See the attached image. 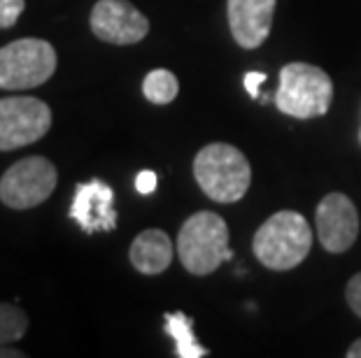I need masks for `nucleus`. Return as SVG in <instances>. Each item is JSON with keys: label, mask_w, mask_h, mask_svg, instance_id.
<instances>
[{"label": "nucleus", "mask_w": 361, "mask_h": 358, "mask_svg": "<svg viewBox=\"0 0 361 358\" xmlns=\"http://www.w3.org/2000/svg\"><path fill=\"white\" fill-rule=\"evenodd\" d=\"M128 258H130V265H133L140 275H149V277L161 275V272L171 268V263H173V242L164 231L149 228V231H142L133 240Z\"/></svg>", "instance_id": "nucleus-12"}, {"label": "nucleus", "mask_w": 361, "mask_h": 358, "mask_svg": "<svg viewBox=\"0 0 361 358\" xmlns=\"http://www.w3.org/2000/svg\"><path fill=\"white\" fill-rule=\"evenodd\" d=\"M345 298H348L350 309L361 319V272H357V275L348 281V288H345Z\"/></svg>", "instance_id": "nucleus-17"}, {"label": "nucleus", "mask_w": 361, "mask_h": 358, "mask_svg": "<svg viewBox=\"0 0 361 358\" xmlns=\"http://www.w3.org/2000/svg\"><path fill=\"white\" fill-rule=\"evenodd\" d=\"M56 51L40 37H21L0 47V89H37L56 72Z\"/></svg>", "instance_id": "nucleus-5"}, {"label": "nucleus", "mask_w": 361, "mask_h": 358, "mask_svg": "<svg viewBox=\"0 0 361 358\" xmlns=\"http://www.w3.org/2000/svg\"><path fill=\"white\" fill-rule=\"evenodd\" d=\"M24 354L19 349H10L7 345H0V358H21Z\"/></svg>", "instance_id": "nucleus-20"}, {"label": "nucleus", "mask_w": 361, "mask_h": 358, "mask_svg": "<svg viewBox=\"0 0 361 358\" xmlns=\"http://www.w3.org/2000/svg\"><path fill=\"white\" fill-rule=\"evenodd\" d=\"M317 238L329 254H345L359 235V212L345 193H329L317 205Z\"/></svg>", "instance_id": "nucleus-9"}, {"label": "nucleus", "mask_w": 361, "mask_h": 358, "mask_svg": "<svg viewBox=\"0 0 361 358\" xmlns=\"http://www.w3.org/2000/svg\"><path fill=\"white\" fill-rule=\"evenodd\" d=\"M178 256L184 270L196 277L212 275L221 263L231 261L228 226L214 212H196L180 228Z\"/></svg>", "instance_id": "nucleus-3"}, {"label": "nucleus", "mask_w": 361, "mask_h": 358, "mask_svg": "<svg viewBox=\"0 0 361 358\" xmlns=\"http://www.w3.org/2000/svg\"><path fill=\"white\" fill-rule=\"evenodd\" d=\"M348 358H361V340L352 342L350 349H348Z\"/></svg>", "instance_id": "nucleus-21"}, {"label": "nucleus", "mask_w": 361, "mask_h": 358, "mask_svg": "<svg viewBox=\"0 0 361 358\" xmlns=\"http://www.w3.org/2000/svg\"><path fill=\"white\" fill-rule=\"evenodd\" d=\"M228 28L243 49H257L273 28L275 0H226Z\"/></svg>", "instance_id": "nucleus-11"}, {"label": "nucleus", "mask_w": 361, "mask_h": 358, "mask_svg": "<svg viewBox=\"0 0 361 358\" xmlns=\"http://www.w3.org/2000/svg\"><path fill=\"white\" fill-rule=\"evenodd\" d=\"M28 331V317L14 305L0 302V345H12Z\"/></svg>", "instance_id": "nucleus-15"}, {"label": "nucleus", "mask_w": 361, "mask_h": 358, "mask_svg": "<svg viewBox=\"0 0 361 358\" xmlns=\"http://www.w3.org/2000/svg\"><path fill=\"white\" fill-rule=\"evenodd\" d=\"M334 101V82L317 65L287 63L280 70V87L275 105L282 114L294 119L324 117Z\"/></svg>", "instance_id": "nucleus-4"}, {"label": "nucleus", "mask_w": 361, "mask_h": 358, "mask_svg": "<svg viewBox=\"0 0 361 358\" xmlns=\"http://www.w3.org/2000/svg\"><path fill=\"white\" fill-rule=\"evenodd\" d=\"M26 10V0H0V28H12Z\"/></svg>", "instance_id": "nucleus-16"}, {"label": "nucleus", "mask_w": 361, "mask_h": 358, "mask_svg": "<svg viewBox=\"0 0 361 358\" xmlns=\"http://www.w3.org/2000/svg\"><path fill=\"white\" fill-rule=\"evenodd\" d=\"M166 333L175 342V354L180 358H203L207 356V349L196 342L194 335V321L184 312H168L164 317Z\"/></svg>", "instance_id": "nucleus-13"}, {"label": "nucleus", "mask_w": 361, "mask_h": 358, "mask_svg": "<svg viewBox=\"0 0 361 358\" xmlns=\"http://www.w3.org/2000/svg\"><path fill=\"white\" fill-rule=\"evenodd\" d=\"M142 94L152 105H168L178 98L180 82L171 70L157 68V70L147 72V77L142 79Z\"/></svg>", "instance_id": "nucleus-14"}, {"label": "nucleus", "mask_w": 361, "mask_h": 358, "mask_svg": "<svg viewBox=\"0 0 361 358\" xmlns=\"http://www.w3.org/2000/svg\"><path fill=\"white\" fill-rule=\"evenodd\" d=\"M312 247L310 224L298 212L282 210L259 226L252 249L268 270H291L305 261Z\"/></svg>", "instance_id": "nucleus-2"}, {"label": "nucleus", "mask_w": 361, "mask_h": 358, "mask_svg": "<svg viewBox=\"0 0 361 358\" xmlns=\"http://www.w3.org/2000/svg\"><path fill=\"white\" fill-rule=\"evenodd\" d=\"M359 142H361V133H359Z\"/></svg>", "instance_id": "nucleus-22"}, {"label": "nucleus", "mask_w": 361, "mask_h": 358, "mask_svg": "<svg viewBox=\"0 0 361 358\" xmlns=\"http://www.w3.org/2000/svg\"><path fill=\"white\" fill-rule=\"evenodd\" d=\"M51 128L49 105L33 96L0 98V151H14L42 140Z\"/></svg>", "instance_id": "nucleus-7"}, {"label": "nucleus", "mask_w": 361, "mask_h": 358, "mask_svg": "<svg viewBox=\"0 0 361 358\" xmlns=\"http://www.w3.org/2000/svg\"><path fill=\"white\" fill-rule=\"evenodd\" d=\"M59 184V170L49 158L26 156L12 163L0 177V200L10 210H30L42 205Z\"/></svg>", "instance_id": "nucleus-6"}, {"label": "nucleus", "mask_w": 361, "mask_h": 358, "mask_svg": "<svg viewBox=\"0 0 361 358\" xmlns=\"http://www.w3.org/2000/svg\"><path fill=\"white\" fill-rule=\"evenodd\" d=\"M194 177L214 203H238L252 184V167L233 144L210 142L194 158Z\"/></svg>", "instance_id": "nucleus-1"}, {"label": "nucleus", "mask_w": 361, "mask_h": 358, "mask_svg": "<svg viewBox=\"0 0 361 358\" xmlns=\"http://www.w3.org/2000/svg\"><path fill=\"white\" fill-rule=\"evenodd\" d=\"M91 33L107 44H137L149 33L147 17L128 0H98L89 17Z\"/></svg>", "instance_id": "nucleus-8"}, {"label": "nucleus", "mask_w": 361, "mask_h": 358, "mask_svg": "<svg viewBox=\"0 0 361 358\" xmlns=\"http://www.w3.org/2000/svg\"><path fill=\"white\" fill-rule=\"evenodd\" d=\"M268 77H266V72H255V70H250L247 75H245V89H247V94L255 98V101H259V89H261V84H264Z\"/></svg>", "instance_id": "nucleus-19"}, {"label": "nucleus", "mask_w": 361, "mask_h": 358, "mask_svg": "<svg viewBox=\"0 0 361 358\" xmlns=\"http://www.w3.org/2000/svg\"><path fill=\"white\" fill-rule=\"evenodd\" d=\"M71 219L87 235L110 233L117 228V210H114V191L103 179H91L78 184L71 205Z\"/></svg>", "instance_id": "nucleus-10"}, {"label": "nucleus", "mask_w": 361, "mask_h": 358, "mask_svg": "<svg viewBox=\"0 0 361 358\" xmlns=\"http://www.w3.org/2000/svg\"><path fill=\"white\" fill-rule=\"evenodd\" d=\"M157 186H159V177H157V172H154V170H142V172H137V177H135V188H137V193L149 196V193H154V191H157Z\"/></svg>", "instance_id": "nucleus-18"}]
</instances>
